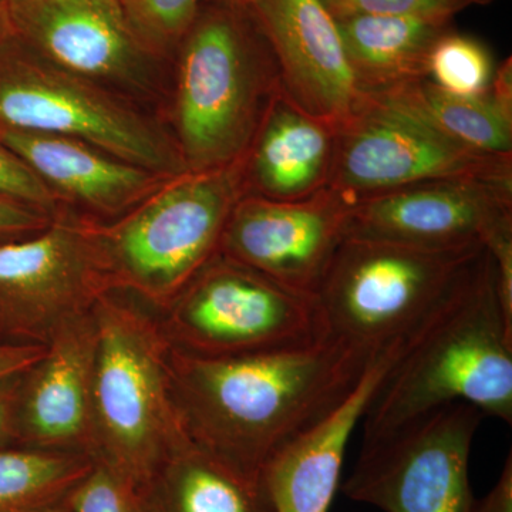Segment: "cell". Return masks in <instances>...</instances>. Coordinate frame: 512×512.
Wrapping results in <instances>:
<instances>
[{
    "instance_id": "6da1fadb",
    "label": "cell",
    "mask_w": 512,
    "mask_h": 512,
    "mask_svg": "<svg viewBox=\"0 0 512 512\" xmlns=\"http://www.w3.org/2000/svg\"><path fill=\"white\" fill-rule=\"evenodd\" d=\"M379 352L330 336L299 348L224 357L171 346L168 366L188 439L261 478L275 454L353 392Z\"/></svg>"
},
{
    "instance_id": "7a4b0ae2",
    "label": "cell",
    "mask_w": 512,
    "mask_h": 512,
    "mask_svg": "<svg viewBox=\"0 0 512 512\" xmlns=\"http://www.w3.org/2000/svg\"><path fill=\"white\" fill-rule=\"evenodd\" d=\"M456 402L512 423V318L487 248L456 291L407 338L367 404L363 440L387 436Z\"/></svg>"
},
{
    "instance_id": "3957f363",
    "label": "cell",
    "mask_w": 512,
    "mask_h": 512,
    "mask_svg": "<svg viewBox=\"0 0 512 512\" xmlns=\"http://www.w3.org/2000/svg\"><path fill=\"white\" fill-rule=\"evenodd\" d=\"M92 313L97 346L90 458L141 490L187 436L171 390V343L158 312L134 296L106 293Z\"/></svg>"
},
{
    "instance_id": "277c9868",
    "label": "cell",
    "mask_w": 512,
    "mask_h": 512,
    "mask_svg": "<svg viewBox=\"0 0 512 512\" xmlns=\"http://www.w3.org/2000/svg\"><path fill=\"white\" fill-rule=\"evenodd\" d=\"M242 9L222 2L198 15L185 35L175 127L188 171L244 157L281 87L274 50L259 23L252 32Z\"/></svg>"
},
{
    "instance_id": "5b68a950",
    "label": "cell",
    "mask_w": 512,
    "mask_h": 512,
    "mask_svg": "<svg viewBox=\"0 0 512 512\" xmlns=\"http://www.w3.org/2000/svg\"><path fill=\"white\" fill-rule=\"evenodd\" d=\"M245 156L168 178L113 224H97L114 291L158 313L177 298L218 254L229 215L247 194Z\"/></svg>"
},
{
    "instance_id": "8992f818",
    "label": "cell",
    "mask_w": 512,
    "mask_h": 512,
    "mask_svg": "<svg viewBox=\"0 0 512 512\" xmlns=\"http://www.w3.org/2000/svg\"><path fill=\"white\" fill-rule=\"evenodd\" d=\"M484 251L343 238L316 293L326 336L367 352L409 338L456 291Z\"/></svg>"
},
{
    "instance_id": "52a82bcc",
    "label": "cell",
    "mask_w": 512,
    "mask_h": 512,
    "mask_svg": "<svg viewBox=\"0 0 512 512\" xmlns=\"http://www.w3.org/2000/svg\"><path fill=\"white\" fill-rule=\"evenodd\" d=\"M158 318L173 348L197 356L299 348L326 336L316 298L220 252Z\"/></svg>"
},
{
    "instance_id": "ba28073f",
    "label": "cell",
    "mask_w": 512,
    "mask_h": 512,
    "mask_svg": "<svg viewBox=\"0 0 512 512\" xmlns=\"http://www.w3.org/2000/svg\"><path fill=\"white\" fill-rule=\"evenodd\" d=\"M0 128L73 138L164 177L188 171L178 148L157 128L89 79L3 53V47Z\"/></svg>"
},
{
    "instance_id": "9c48e42d",
    "label": "cell",
    "mask_w": 512,
    "mask_h": 512,
    "mask_svg": "<svg viewBox=\"0 0 512 512\" xmlns=\"http://www.w3.org/2000/svg\"><path fill=\"white\" fill-rule=\"evenodd\" d=\"M484 414L448 403L387 436L363 440L342 491L384 512H471L468 464Z\"/></svg>"
},
{
    "instance_id": "30bf717a",
    "label": "cell",
    "mask_w": 512,
    "mask_h": 512,
    "mask_svg": "<svg viewBox=\"0 0 512 512\" xmlns=\"http://www.w3.org/2000/svg\"><path fill=\"white\" fill-rule=\"evenodd\" d=\"M111 291L97 222L60 214L37 234L0 242V340L45 345Z\"/></svg>"
},
{
    "instance_id": "8fae6325",
    "label": "cell",
    "mask_w": 512,
    "mask_h": 512,
    "mask_svg": "<svg viewBox=\"0 0 512 512\" xmlns=\"http://www.w3.org/2000/svg\"><path fill=\"white\" fill-rule=\"evenodd\" d=\"M464 177L512 178V156L460 146L365 93L353 116L336 128L325 188L349 204L409 185Z\"/></svg>"
},
{
    "instance_id": "7c38bea8",
    "label": "cell",
    "mask_w": 512,
    "mask_h": 512,
    "mask_svg": "<svg viewBox=\"0 0 512 512\" xmlns=\"http://www.w3.org/2000/svg\"><path fill=\"white\" fill-rule=\"evenodd\" d=\"M343 234L430 249L491 248L512 237V178H447L370 195L349 202Z\"/></svg>"
},
{
    "instance_id": "4fadbf2b",
    "label": "cell",
    "mask_w": 512,
    "mask_h": 512,
    "mask_svg": "<svg viewBox=\"0 0 512 512\" xmlns=\"http://www.w3.org/2000/svg\"><path fill=\"white\" fill-rule=\"evenodd\" d=\"M346 208L348 202L329 188L296 201L245 194L229 215L218 252L316 298L345 237Z\"/></svg>"
},
{
    "instance_id": "5bb4252c",
    "label": "cell",
    "mask_w": 512,
    "mask_h": 512,
    "mask_svg": "<svg viewBox=\"0 0 512 512\" xmlns=\"http://www.w3.org/2000/svg\"><path fill=\"white\" fill-rule=\"evenodd\" d=\"M274 50L282 90L309 116L340 127L365 99L338 23L323 0H261L249 8Z\"/></svg>"
},
{
    "instance_id": "9a60e30c",
    "label": "cell",
    "mask_w": 512,
    "mask_h": 512,
    "mask_svg": "<svg viewBox=\"0 0 512 512\" xmlns=\"http://www.w3.org/2000/svg\"><path fill=\"white\" fill-rule=\"evenodd\" d=\"M45 345L20 382L16 446L90 457L97 346L92 311L67 319Z\"/></svg>"
},
{
    "instance_id": "2e32d148",
    "label": "cell",
    "mask_w": 512,
    "mask_h": 512,
    "mask_svg": "<svg viewBox=\"0 0 512 512\" xmlns=\"http://www.w3.org/2000/svg\"><path fill=\"white\" fill-rule=\"evenodd\" d=\"M16 37L84 79L128 80L143 50L120 0H6Z\"/></svg>"
},
{
    "instance_id": "e0dca14e",
    "label": "cell",
    "mask_w": 512,
    "mask_h": 512,
    "mask_svg": "<svg viewBox=\"0 0 512 512\" xmlns=\"http://www.w3.org/2000/svg\"><path fill=\"white\" fill-rule=\"evenodd\" d=\"M404 343L399 340L377 353L353 392L266 464L261 478L275 512H329L350 437Z\"/></svg>"
},
{
    "instance_id": "ac0fdd59",
    "label": "cell",
    "mask_w": 512,
    "mask_h": 512,
    "mask_svg": "<svg viewBox=\"0 0 512 512\" xmlns=\"http://www.w3.org/2000/svg\"><path fill=\"white\" fill-rule=\"evenodd\" d=\"M0 143L22 158L60 200L99 214H124L171 178L73 138L0 128Z\"/></svg>"
},
{
    "instance_id": "d6986e66",
    "label": "cell",
    "mask_w": 512,
    "mask_h": 512,
    "mask_svg": "<svg viewBox=\"0 0 512 512\" xmlns=\"http://www.w3.org/2000/svg\"><path fill=\"white\" fill-rule=\"evenodd\" d=\"M336 127L309 116L276 92L245 156L247 183L261 197L296 201L326 187Z\"/></svg>"
},
{
    "instance_id": "ffe728a7",
    "label": "cell",
    "mask_w": 512,
    "mask_h": 512,
    "mask_svg": "<svg viewBox=\"0 0 512 512\" xmlns=\"http://www.w3.org/2000/svg\"><path fill=\"white\" fill-rule=\"evenodd\" d=\"M363 93L429 76L433 47L453 30L444 16L349 15L335 18Z\"/></svg>"
},
{
    "instance_id": "44dd1931",
    "label": "cell",
    "mask_w": 512,
    "mask_h": 512,
    "mask_svg": "<svg viewBox=\"0 0 512 512\" xmlns=\"http://www.w3.org/2000/svg\"><path fill=\"white\" fill-rule=\"evenodd\" d=\"M150 512H275L262 478L184 437L141 488Z\"/></svg>"
},
{
    "instance_id": "7402d4cb",
    "label": "cell",
    "mask_w": 512,
    "mask_h": 512,
    "mask_svg": "<svg viewBox=\"0 0 512 512\" xmlns=\"http://www.w3.org/2000/svg\"><path fill=\"white\" fill-rule=\"evenodd\" d=\"M366 94L404 111L460 146L478 153L512 156V113L490 92L478 97L457 96L423 77Z\"/></svg>"
},
{
    "instance_id": "603a6c76",
    "label": "cell",
    "mask_w": 512,
    "mask_h": 512,
    "mask_svg": "<svg viewBox=\"0 0 512 512\" xmlns=\"http://www.w3.org/2000/svg\"><path fill=\"white\" fill-rule=\"evenodd\" d=\"M84 454L12 446L0 450V512H35L66 500L92 471Z\"/></svg>"
},
{
    "instance_id": "cb8c5ba5",
    "label": "cell",
    "mask_w": 512,
    "mask_h": 512,
    "mask_svg": "<svg viewBox=\"0 0 512 512\" xmlns=\"http://www.w3.org/2000/svg\"><path fill=\"white\" fill-rule=\"evenodd\" d=\"M495 66L490 50L476 37L450 30L433 47L429 79L457 96H484L493 83Z\"/></svg>"
},
{
    "instance_id": "d4e9b609",
    "label": "cell",
    "mask_w": 512,
    "mask_h": 512,
    "mask_svg": "<svg viewBox=\"0 0 512 512\" xmlns=\"http://www.w3.org/2000/svg\"><path fill=\"white\" fill-rule=\"evenodd\" d=\"M202 0H120L128 29L143 52L160 53L187 35Z\"/></svg>"
},
{
    "instance_id": "484cf974",
    "label": "cell",
    "mask_w": 512,
    "mask_h": 512,
    "mask_svg": "<svg viewBox=\"0 0 512 512\" xmlns=\"http://www.w3.org/2000/svg\"><path fill=\"white\" fill-rule=\"evenodd\" d=\"M67 500L73 512H150L140 488L99 464H94Z\"/></svg>"
},
{
    "instance_id": "4316f807",
    "label": "cell",
    "mask_w": 512,
    "mask_h": 512,
    "mask_svg": "<svg viewBox=\"0 0 512 512\" xmlns=\"http://www.w3.org/2000/svg\"><path fill=\"white\" fill-rule=\"evenodd\" d=\"M0 197L9 198L20 204L55 218L60 215L59 197L50 190L42 178L22 158L0 143Z\"/></svg>"
},
{
    "instance_id": "83f0119b",
    "label": "cell",
    "mask_w": 512,
    "mask_h": 512,
    "mask_svg": "<svg viewBox=\"0 0 512 512\" xmlns=\"http://www.w3.org/2000/svg\"><path fill=\"white\" fill-rule=\"evenodd\" d=\"M335 18L349 15L444 16L454 18L480 0H323Z\"/></svg>"
},
{
    "instance_id": "f1b7e54d",
    "label": "cell",
    "mask_w": 512,
    "mask_h": 512,
    "mask_svg": "<svg viewBox=\"0 0 512 512\" xmlns=\"http://www.w3.org/2000/svg\"><path fill=\"white\" fill-rule=\"evenodd\" d=\"M53 218L43 212L0 197V242L29 237L43 231Z\"/></svg>"
},
{
    "instance_id": "f546056e",
    "label": "cell",
    "mask_w": 512,
    "mask_h": 512,
    "mask_svg": "<svg viewBox=\"0 0 512 512\" xmlns=\"http://www.w3.org/2000/svg\"><path fill=\"white\" fill-rule=\"evenodd\" d=\"M23 373L0 379V450L16 446L15 410Z\"/></svg>"
},
{
    "instance_id": "4dcf8cb0",
    "label": "cell",
    "mask_w": 512,
    "mask_h": 512,
    "mask_svg": "<svg viewBox=\"0 0 512 512\" xmlns=\"http://www.w3.org/2000/svg\"><path fill=\"white\" fill-rule=\"evenodd\" d=\"M42 343L6 342L0 340V379L25 372L45 353Z\"/></svg>"
},
{
    "instance_id": "1f68e13d",
    "label": "cell",
    "mask_w": 512,
    "mask_h": 512,
    "mask_svg": "<svg viewBox=\"0 0 512 512\" xmlns=\"http://www.w3.org/2000/svg\"><path fill=\"white\" fill-rule=\"evenodd\" d=\"M471 512H512V457L505 460L503 473L483 500L474 501Z\"/></svg>"
},
{
    "instance_id": "d6a6232c",
    "label": "cell",
    "mask_w": 512,
    "mask_h": 512,
    "mask_svg": "<svg viewBox=\"0 0 512 512\" xmlns=\"http://www.w3.org/2000/svg\"><path fill=\"white\" fill-rule=\"evenodd\" d=\"M16 37L15 28H13L12 18L8 5L0 2V47L8 45Z\"/></svg>"
},
{
    "instance_id": "836d02e7",
    "label": "cell",
    "mask_w": 512,
    "mask_h": 512,
    "mask_svg": "<svg viewBox=\"0 0 512 512\" xmlns=\"http://www.w3.org/2000/svg\"><path fill=\"white\" fill-rule=\"evenodd\" d=\"M35 512H73V510L70 507L69 500L66 498V500L60 501V503L50 505V507Z\"/></svg>"
},
{
    "instance_id": "e575fe53",
    "label": "cell",
    "mask_w": 512,
    "mask_h": 512,
    "mask_svg": "<svg viewBox=\"0 0 512 512\" xmlns=\"http://www.w3.org/2000/svg\"><path fill=\"white\" fill-rule=\"evenodd\" d=\"M221 2L228 3V5L238 6V8H252L256 3L261 0H221Z\"/></svg>"
},
{
    "instance_id": "d590c367",
    "label": "cell",
    "mask_w": 512,
    "mask_h": 512,
    "mask_svg": "<svg viewBox=\"0 0 512 512\" xmlns=\"http://www.w3.org/2000/svg\"><path fill=\"white\" fill-rule=\"evenodd\" d=\"M491 2V0H480V5H483V3Z\"/></svg>"
},
{
    "instance_id": "8d00e7d4",
    "label": "cell",
    "mask_w": 512,
    "mask_h": 512,
    "mask_svg": "<svg viewBox=\"0 0 512 512\" xmlns=\"http://www.w3.org/2000/svg\"><path fill=\"white\" fill-rule=\"evenodd\" d=\"M0 2L6 3V0H0Z\"/></svg>"
},
{
    "instance_id": "74e56055",
    "label": "cell",
    "mask_w": 512,
    "mask_h": 512,
    "mask_svg": "<svg viewBox=\"0 0 512 512\" xmlns=\"http://www.w3.org/2000/svg\"><path fill=\"white\" fill-rule=\"evenodd\" d=\"M6 342H8V340H6Z\"/></svg>"
}]
</instances>
